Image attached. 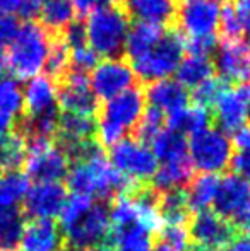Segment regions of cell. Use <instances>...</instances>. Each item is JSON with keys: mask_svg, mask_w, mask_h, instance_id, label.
Segmentation results:
<instances>
[{"mask_svg": "<svg viewBox=\"0 0 250 251\" xmlns=\"http://www.w3.org/2000/svg\"><path fill=\"white\" fill-rule=\"evenodd\" d=\"M41 3H43V0H23L19 14H23L28 21H31L33 17H36L40 14Z\"/></svg>", "mask_w": 250, "mask_h": 251, "instance_id": "7dc6e473", "label": "cell"}, {"mask_svg": "<svg viewBox=\"0 0 250 251\" xmlns=\"http://www.w3.org/2000/svg\"><path fill=\"white\" fill-rule=\"evenodd\" d=\"M189 251H214V250H209V248H202V246H195V248L189 250Z\"/></svg>", "mask_w": 250, "mask_h": 251, "instance_id": "11a10c76", "label": "cell"}, {"mask_svg": "<svg viewBox=\"0 0 250 251\" xmlns=\"http://www.w3.org/2000/svg\"><path fill=\"white\" fill-rule=\"evenodd\" d=\"M38 16L48 33H63L76 19V10L70 0H43Z\"/></svg>", "mask_w": 250, "mask_h": 251, "instance_id": "4dcf8cb0", "label": "cell"}, {"mask_svg": "<svg viewBox=\"0 0 250 251\" xmlns=\"http://www.w3.org/2000/svg\"><path fill=\"white\" fill-rule=\"evenodd\" d=\"M221 5L214 0H190L177 10V24L185 41L216 38Z\"/></svg>", "mask_w": 250, "mask_h": 251, "instance_id": "7c38bea8", "label": "cell"}, {"mask_svg": "<svg viewBox=\"0 0 250 251\" xmlns=\"http://www.w3.org/2000/svg\"><path fill=\"white\" fill-rule=\"evenodd\" d=\"M192 173L194 168L190 161L165 162V164H158V169L151 181L158 192L168 193L185 188L192 179Z\"/></svg>", "mask_w": 250, "mask_h": 251, "instance_id": "f1b7e54d", "label": "cell"}, {"mask_svg": "<svg viewBox=\"0 0 250 251\" xmlns=\"http://www.w3.org/2000/svg\"><path fill=\"white\" fill-rule=\"evenodd\" d=\"M62 147L67 154H72L79 147L93 142L96 135V120L94 116L87 115H74V113H62L58 116V130Z\"/></svg>", "mask_w": 250, "mask_h": 251, "instance_id": "7402d4cb", "label": "cell"}, {"mask_svg": "<svg viewBox=\"0 0 250 251\" xmlns=\"http://www.w3.org/2000/svg\"><path fill=\"white\" fill-rule=\"evenodd\" d=\"M211 123V113L209 108L202 104H189L185 108H182L180 111H177L175 115L168 116L167 118V126L180 132L185 137H192L195 133L202 132V130L209 128Z\"/></svg>", "mask_w": 250, "mask_h": 251, "instance_id": "4316f807", "label": "cell"}, {"mask_svg": "<svg viewBox=\"0 0 250 251\" xmlns=\"http://www.w3.org/2000/svg\"><path fill=\"white\" fill-rule=\"evenodd\" d=\"M69 50H70V67L74 69V72H81V74L91 72L96 67V63L100 62L98 60L100 56L87 47V43L69 48Z\"/></svg>", "mask_w": 250, "mask_h": 251, "instance_id": "f35d334b", "label": "cell"}, {"mask_svg": "<svg viewBox=\"0 0 250 251\" xmlns=\"http://www.w3.org/2000/svg\"><path fill=\"white\" fill-rule=\"evenodd\" d=\"M24 226L21 208H0V251H19Z\"/></svg>", "mask_w": 250, "mask_h": 251, "instance_id": "1f68e13d", "label": "cell"}, {"mask_svg": "<svg viewBox=\"0 0 250 251\" xmlns=\"http://www.w3.org/2000/svg\"><path fill=\"white\" fill-rule=\"evenodd\" d=\"M74 162L69 168L67 183L74 195L91 200H107L130 192L132 186L115 171L108 155L100 146L89 142L70 154Z\"/></svg>", "mask_w": 250, "mask_h": 251, "instance_id": "6da1fadb", "label": "cell"}, {"mask_svg": "<svg viewBox=\"0 0 250 251\" xmlns=\"http://www.w3.org/2000/svg\"><path fill=\"white\" fill-rule=\"evenodd\" d=\"M69 69H70L69 47H67L62 38L60 40H54L52 41L50 51H48V56H47V63H45L47 75H50L52 79H55V77H63Z\"/></svg>", "mask_w": 250, "mask_h": 251, "instance_id": "d590c367", "label": "cell"}, {"mask_svg": "<svg viewBox=\"0 0 250 251\" xmlns=\"http://www.w3.org/2000/svg\"><path fill=\"white\" fill-rule=\"evenodd\" d=\"M52 41L50 33L36 21L21 24L5 55V65L16 80H29L40 75L45 70Z\"/></svg>", "mask_w": 250, "mask_h": 251, "instance_id": "277c9868", "label": "cell"}, {"mask_svg": "<svg viewBox=\"0 0 250 251\" xmlns=\"http://www.w3.org/2000/svg\"><path fill=\"white\" fill-rule=\"evenodd\" d=\"M213 65L223 82H249L250 41L244 38L223 40L214 50Z\"/></svg>", "mask_w": 250, "mask_h": 251, "instance_id": "5bb4252c", "label": "cell"}, {"mask_svg": "<svg viewBox=\"0 0 250 251\" xmlns=\"http://www.w3.org/2000/svg\"><path fill=\"white\" fill-rule=\"evenodd\" d=\"M175 79L185 87V89H194L204 80L211 79L214 75V65L211 56L206 55H195V53H187L182 58Z\"/></svg>", "mask_w": 250, "mask_h": 251, "instance_id": "f546056e", "label": "cell"}, {"mask_svg": "<svg viewBox=\"0 0 250 251\" xmlns=\"http://www.w3.org/2000/svg\"><path fill=\"white\" fill-rule=\"evenodd\" d=\"M74 5L76 14H91L98 9H103V7H111L118 2V0H70Z\"/></svg>", "mask_w": 250, "mask_h": 251, "instance_id": "ee69618b", "label": "cell"}, {"mask_svg": "<svg viewBox=\"0 0 250 251\" xmlns=\"http://www.w3.org/2000/svg\"><path fill=\"white\" fill-rule=\"evenodd\" d=\"M31 183L24 173L7 171L0 176V208H19Z\"/></svg>", "mask_w": 250, "mask_h": 251, "instance_id": "d6a6232c", "label": "cell"}, {"mask_svg": "<svg viewBox=\"0 0 250 251\" xmlns=\"http://www.w3.org/2000/svg\"><path fill=\"white\" fill-rule=\"evenodd\" d=\"M24 115L23 116H41L58 113V86L57 80L47 74L26 80L23 89Z\"/></svg>", "mask_w": 250, "mask_h": 251, "instance_id": "ac0fdd59", "label": "cell"}, {"mask_svg": "<svg viewBox=\"0 0 250 251\" xmlns=\"http://www.w3.org/2000/svg\"><path fill=\"white\" fill-rule=\"evenodd\" d=\"M153 251H177V250L170 248V246L163 245V243H158L156 246H153Z\"/></svg>", "mask_w": 250, "mask_h": 251, "instance_id": "816d5d0a", "label": "cell"}, {"mask_svg": "<svg viewBox=\"0 0 250 251\" xmlns=\"http://www.w3.org/2000/svg\"><path fill=\"white\" fill-rule=\"evenodd\" d=\"M62 251H86V250H79V248H72V246H69V248L62 250Z\"/></svg>", "mask_w": 250, "mask_h": 251, "instance_id": "9f6ffc18", "label": "cell"}, {"mask_svg": "<svg viewBox=\"0 0 250 251\" xmlns=\"http://www.w3.org/2000/svg\"><path fill=\"white\" fill-rule=\"evenodd\" d=\"M165 31H167L165 27L154 26V24H146V23L130 24V29L125 41V50H124L127 53V56H129V62L146 55L163 38Z\"/></svg>", "mask_w": 250, "mask_h": 251, "instance_id": "83f0119b", "label": "cell"}, {"mask_svg": "<svg viewBox=\"0 0 250 251\" xmlns=\"http://www.w3.org/2000/svg\"><path fill=\"white\" fill-rule=\"evenodd\" d=\"M223 251H250V238L249 236H238V238H233L226 246H224Z\"/></svg>", "mask_w": 250, "mask_h": 251, "instance_id": "c3c4849f", "label": "cell"}, {"mask_svg": "<svg viewBox=\"0 0 250 251\" xmlns=\"http://www.w3.org/2000/svg\"><path fill=\"white\" fill-rule=\"evenodd\" d=\"M231 144H233V149H237V152L250 155V125H245L240 130H237L233 133Z\"/></svg>", "mask_w": 250, "mask_h": 251, "instance_id": "bcb514c9", "label": "cell"}, {"mask_svg": "<svg viewBox=\"0 0 250 251\" xmlns=\"http://www.w3.org/2000/svg\"><path fill=\"white\" fill-rule=\"evenodd\" d=\"M144 98L147 108L163 113L167 118L189 104V91L173 77L151 82L144 93Z\"/></svg>", "mask_w": 250, "mask_h": 251, "instance_id": "ffe728a7", "label": "cell"}, {"mask_svg": "<svg viewBox=\"0 0 250 251\" xmlns=\"http://www.w3.org/2000/svg\"><path fill=\"white\" fill-rule=\"evenodd\" d=\"M96 100H111L136 86V74L129 62L118 58H103L87 75Z\"/></svg>", "mask_w": 250, "mask_h": 251, "instance_id": "4fadbf2b", "label": "cell"}, {"mask_svg": "<svg viewBox=\"0 0 250 251\" xmlns=\"http://www.w3.org/2000/svg\"><path fill=\"white\" fill-rule=\"evenodd\" d=\"M67 199V188L62 183H34L24 199V212L33 219L54 221L60 215Z\"/></svg>", "mask_w": 250, "mask_h": 251, "instance_id": "e0dca14e", "label": "cell"}, {"mask_svg": "<svg viewBox=\"0 0 250 251\" xmlns=\"http://www.w3.org/2000/svg\"><path fill=\"white\" fill-rule=\"evenodd\" d=\"M214 2H218V3H221V2H224V3H230V0H214Z\"/></svg>", "mask_w": 250, "mask_h": 251, "instance_id": "6f0895ef", "label": "cell"}, {"mask_svg": "<svg viewBox=\"0 0 250 251\" xmlns=\"http://www.w3.org/2000/svg\"><path fill=\"white\" fill-rule=\"evenodd\" d=\"M23 0H0V16H14L19 12Z\"/></svg>", "mask_w": 250, "mask_h": 251, "instance_id": "681fc988", "label": "cell"}, {"mask_svg": "<svg viewBox=\"0 0 250 251\" xmlns=\"http://www.w3.org/2000/svg\"><path fill=\"white\" fill-rule=\"evenodd\" d=\"M110 162L115 171L130 186L151 181L158 169V161L151 151L149 144L137 137H127L110 149Z\"/></svg>", "mask_w": 250, "mask_h": 251, "instance_id": "9c48e42d", "label": "cell"}, {"mask_svg": "<svg viewBox=\"0 0 250 251\" xmlns=\"http://www.w3.org/2000/svg\"><path fill=\"white\" fill-rule=\"evenodd\" d=\"M230 168H231V173H233V175L250 179V155L235 152Z\"/></svg>", "mask_w": 250, "mask_h": 251, "instance_id": "f6af8a7d", "label": "cell"}, {"mask_svg": "<svg viewBox=\"0 0 250 251\" xmlns=\"http://www.w3.org/2000/svg\"><path fill=\"white\" fill-rule=\"evenodd\" d=\"M19 23L14 16H0V51H5L16 38Z\"/></svg>", "mask_w": 250, "mask_h": 251, "instance_id": "b9f144b4", "label": "cell"}, {"mask_svg": "<svg viewBox=\"0 0 250 251\" xmlns=\"http://www.w3.org/2000/svg\"><path fill=\"white\" fill-rule=\"evenodd\" d=\"M146 109V98L139 87L107 100L98 113L96 137L103 147H111L127 139L132 130L137 128Z\"/></svg>", "mask_w": 250, "mask_h": 251, "instance_id": "3957f363", "label": "cell"}, {"mask_svg": "<svg viewBox=\"0 0 250 251\" xmlns=\"http://www.w3.org/2000/svg\"><path fill=\"white\" fill-rule=\"evenodd\" d=\"M189 232L190 239L197 243V246L214 251L224 248L235 238V227L230 221L214 210L199 212L194 215L189 222Z\"/></svg>", "mask_w": 250, "mask_h": 251, "instance_id": "9a60e30c", "label": "cell"}, {"mask_svg": "<svg viewBox=\"0 0 250 251\" xmlns=\"http://www.w3.org/2000/svg\"><path fill=\"white\" fill-rule=\"evenodd\" d=\"M224 87V82L220 77H211V79L204 80L202 84H199L197 87H194V100L197 104H202L206 108H209L213 104V101L218 98V94L221 93V89Z\"/></svg>", "mask_w": 250, "mask_h": 251, "instance_id": "60d3db41", "label": "cell"}, {"mask_svg": "<svg viewBox=\"0 0 250 251\" xmlns=\"http://www.w3.org/2000/svg\"><path fill=\"white\" fill-rule=\"evenodd\" d=\"M160 243L170 246L177 251H189L190 248V232L187 224H163L160 229Z\"/></svg>", "mask_w": 250, "mask_h": 251, "instance_id": "74e56055", "label": "cell"}, {"mask_svg": "<svg viewBox=\"0 0 250 251\" xmlns=\"http://www.w3.org/2000/svg\"><path fill=\"white\" fill-rule=\"evenodd\" d=\"M218 186H220V176L199 175L190 179V183L184 190L189 212L199 214V212L211 210L216 200Z\"/></svg>", "mask_w": 250, "mask_h": 251, "instance_id": "484cf974", "label": "cell"}, {"mask_svg": "<svg viewBox=\"0 0 250 251\" xmlns=\"http://www.w3.org/2000/svg\"><path fill=\"white\" fill-rule=\"evenodd\" d=\"M63 236L55 221L31 219L26 222L19 251H62Z\"/></svg>", "mask_w": 250, "mask_h": 251, "instance_id": "44dd1931", "label": "cell"}, {"mask_svg": "<svg viewBox=\"0 0 250 251\" xmlns=\"http://www.w3.org/2000/svg\"><path fill=\"white\" fill-rule=\"evenodd\" d=\"M149 147L156 157L158 164L165 162H180L189 159V140L180 132L165 126L156 137L149 142Z\"/></svg>", "mask_w": 250, "mask_h": 251, "instance_id": "d4e9b609", "label": "cell"}, {"mask_svg": "<svg viewBox=\"0 0 250 251\" xmlns=\"http://www.w3.org/2000/svg\"><path fill=\"white\" fill-rule=\"evenodd\" d=\"M110 210V232L117 231H144L153 236L163 226L160 208V197L153 192H127L115 197Z\"/></svg>", "mask_w": 250, "mask_h": 251, "instance_id": "8992f818", "label": "cell"}, {"mask_svg": "<svg viewBox=\"0 0 250 251\" xmlns=\"http://www.w3.org/2000/svg\"><path fill=\"white\" fill-rule=\"evenodd\" d=\"M5 67V53L3 51H0V70Z\"/></svg>", "mask_w": 250, "mask_h": 251, "instance_id": "db71d44e", "label": "cell"}, {"mask_svg": "<svg viewBox=\"0 0 250 251\" xmlns=\"http://www.w3.org/2000/svg\"><path fill=\"white\" fill-rule=\"evenodd\" d=\"M24 168V175L36 183H60L69 175L70 155L52 140H31L28 142Z\"/></svg>", "mask_w": 250, "mask_h": 251, "instance_id": "30bf717a", "label": "cell"}, {"mask_svg": "<svg viewBox=\"0 0 250 251\" xmlns=\"http://www.w3.org/2000/svg\"><path fill=\"white\" fill-rule=\"evenodd\" d=\"M86 251H111V248H110V246H107V245H100V246H94V248H89Z\"/></svg>", "mask_w": 250, "mask_h": 251, "instance_id": "f5cc1de1", "label": "cell"}, {"mask_svg": "<svg viewBox=\"0 0 250 251\" xmlns=\"http://www.w3.org/2000/svg\"><path fill=\"white\" fill-rule=\"evenodd\" d=\"M235 149L228 133L220 128H209L195 133L189 140V159L200 175L218 176L231 164Z\"/></svg>", "mask_w": 250, "mask_h": 251, "instance_id": "ba28073f", "label": "cell"}, {"mask_svg": "<svg viewBox=\"0 0 250 251\" xmlns=\"http://www.w3.org/2000/svg\"><path fill=\"white\" fill-rule=\"evenodd\" d=\"M115 250L111 251H153L151 234L144 231H117L110 232Z\"/></svg>", "mask_w": 250, "mask_h": 251, "instance_id": "e575fe53", "label": "cell"}, {"mask_svg": "<svg viewBox=\"0 0 250 251\" xmlns=\"http://www.w3.org/2000/svg\"><path fill=\"white\" fill-rule=\"evenodd\" d=\"M216 128L224 133H235L242 126L250 125V82L224 86L211 104Z\"/></svg>", "mask_w": 250, "mask_h": 251, "instance_id": "8fae6325", "label": "cell"}, {"mask_svg": "<svg viewBox=\"0 0 250 251\" xmlns=\"http://www.w3.org/2000/svg\"><path fill=\"white\" fill-rule=\"evenodd\" d=\"M28 154V140L17 130L0 135V169L17 171L24 164Z\"/></svg>", "mask_w": 250, "mask_h": 251, "instance_id": "836d02e7", "label": "cell"}, {"mask_svg": "<svg viewBox=\"0 0 250 251\" xmlns=\"http://www.w3.org/2000/svg\"><path fill=\"white\" fill-rule=\"evenodd\" d=\"M60 231L63 241L72 248L89 250L105 245L110 236V210L105 203L83 195H70L60 215Z\"/></svg>", "mask_w": 250, "mask_h": 251, "instance_id": "7a4b0ae2", "label": "cell"}, {"mask_svg": "<svg viewBox=\"0 0 250 251\" xmlns=\"http://www.w3.org/2000/svg\"><path fill=\"white\" fill-rule=\"evenodd\" d=\"M220 29L224 34V40H233V38H242V26L238 21L237 10L233 3H224L221 7L220 14Z\"/></svg>", "mask_w": 250, "mask_h": 251, "instance_id": "ab89813d", "label": "cell"}, {"mask_svg": "<svg viewBox=\"0 0 250 251\" xmlns=\"http://www.w3.org/2000/svg\"><path fill=\"white\" fill-rule=\"evenodd\" d=\"M23 115V87L16 79H2L0 80V135L14 132Z\"/></svg>", "mask_w": 250, "mask_h": 251, "instance_id": "cb8c5ba5", "label": "cell"}, {"mask_svg": "<svg viewBox=\"0 0 250 251\" xmlns=\"http://www.w3.org/2000/svg\"><path fill=\"white\" fill-rule=\"evenodd\" d=\"M235 224H237V227L244 232V236H249L250 238V205L242 212L240 215H238L237 219H235Z\"/></svg>", "mask_w": 250, "mask_h": 251, "instance_id": "f907efd6", "label": "cell"}, {"mask_svg": "<svg viewBox=\"0 0 250 251\" xmlns=\"http://www.w3.org/2000/svg\"><path fill=\"white\" fill-rule=\"evenodd\" d=\"M0 176H2V169H0Z\"/></svg>", "mask_w": 250, "mask_h": 251, "instance_id": "91938a15", "label": "cell"}, {"mask_svg": "<svg viewBox=\"0 0 250 251\" xmlns=\"http://www.w3.org/2000/svg\"><path fill=\"white\" fill-rule=\"evenodd\" d=\"M58 108H62L63 113L94 116L98 100L93 94L86 74L72 70L63 75L62 84L58 86Z\"/></svg>", "mask_w": 250, "mask_h": 251, "instance_id": "2e32d148", "label": "cell"}, {"mask_svg": "<svg viewBox=\"0 0 250 251\" xmlns=\"http://www.w3.org/2000/svg\"><path fill=\"white\" fill-rule=\"evenodd\" d=\"M250 205V179L237 176L233 173L220 178L214 212L224 219H237Z\"/></svg>", "mask_w": 250, "mask_h": 251, "instance_id": "d6986e66", "label": "cell"}, {"mask_svg": "<svg viewBox=\"0 0 250 251\" xmlns=\"http://www.w3.org/2000/svg\"><path fill=\"white\" fill-rule=\"evenodd\" d=\"M167 126V116L163 113L156 111L153 108H147L144 109V115L140 118L139 125H137V139L142 140V142H151L161 130Z\"/></svg>", "mask_w": 250, "mask_h": 251, "instance_id": "8d00e7d4", "label": "cell"}, {"mask_svg": "<svg viewBox=\"0 0 250 251\" xmlns=\"http://www.w3.org/2000/svg\"><path fill=\"white\" fill-rule=\"evenodd\" d=\"M62 40L65 41V45L69 48L84 45V43H86V33H84V26L81 23H76V21H74V23L70 24L65 31H63Z\"/></svg>", "mask_w": 250, "mask_h": 251, "instance_id": "7bdbcfd3", "label": "cell"}, {"mask_svg": "<svg viewBox=\"0 0 250 251\" xmlns=\"http://www.w3.org/2000/svg\"><path fill=\"white\" fill-rule=\"evenodd\" d=\"M184 55L185 41L182 34L175 31H165L163 38L146 55L129 63L136 74V79L151 84L175 75Z\"/></svg>", "mask_w": 250, "mask_h": 251, "instance_id": "52a82bcc", "label": "cell"}, {"mask_svg": "<svg viewBox=\"0 0 250 251\" xmlns=\"http://www.w3.org/2000/svg\"><path fill=\"white\" fill-rule=\"evenodd\" d=\"M122 9L136 23L165 27L177 17V0H122Z\"/></svg>", "mask_w": 250, "mask_h": 251, "instance_id": "603a6c76", "label": "cell"}, {"mask_svg": "<svg viewBox=\"0 0 250 251\" xmlns=\"http://www.w3.org/2000/svg\"><path fill=\"white\" fill-rule=\"evenodd\" d=\"M182 2H184V3H185V2H190V0H182Z\"/></svg>", "mask_w": 250, "mask_h": 251, "instance_id": "680465c9", "label": "cell"}, {"mask_svg": "<svg viewBox=\"0 0 250 251\" xmlns=\"http://www.w3.org/2000/svg\"><path fill=\"white\" fill-rule=\"evenodd\" d=\"M84 26L86 43L98 56L118 58L125 50L130 19L122 7H103L87 14Z\"/></svg>", "mask_w": 250, "mask_h": 251, "instance_id": "5b68a950", "label": "cell"}]
</instances>
